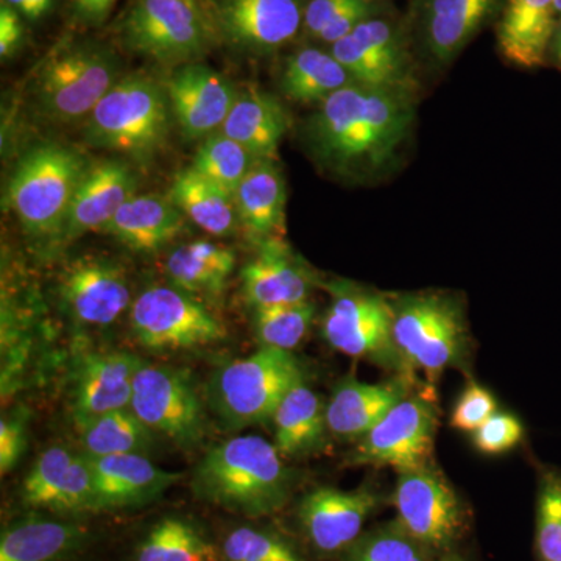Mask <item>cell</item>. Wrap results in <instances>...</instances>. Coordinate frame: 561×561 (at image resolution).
<instances>
[{"instance_id": "1", "label": "cell", "mask_w": 561, "mask_h": 561, "mask_svg": "<svg viewBox=\"0 0 561 561\" xmlns=\"http://www.w3.org/2000/svg\"><path fill=\"white\" fill-rule=\"evenodd\" d=\"M413 119L412 92L353 83L320 103L306 136L324 168L351 179H371L397 160Z\"/></svg>"}, {"instance_id": "2", "label": "cell", "mask_w": 561, "mask_h": 561, "mask_svg": "<svg viewBox=\"0 0 561 561\" xmlns=\"http://www.w3.org/2000/svg\"><path fill=\"white\" fill-rule=\"evenodd\" d=\"M192 489L201 500L225 511L262 518L289 501L291 472L273 443L260 435H239L203 457Z\"/></svg>"}, {"instance_id": "3", "label": "cell", "mask_w": 561, "mask_h": 561, "mask_svg": "<svg viewBox=\"0 0 561 561\" xmlns=\"http://www.w3.org/2000/svg\"><path fill=\"white\" fill-rule=\"evenodd\" d=\"M171 128L168 92L144 76L124 77L87 119V140L147 161L164 147Z\"/></svg>"}, {"instance_id": "4", "label": "cell", "mask_w": 561, "mask_h": 561, "mask_svg": "<svg viewBox=\"0 0 561 561\" xmlns=\"http://www.w3.org/2000/svg\"><path fill=\"white\" fill-rule=\"evenodd\" d=\"M305 381V370L294 353L260 348L214 375L210 405L228 430H243L272 420L284 397Z\"/></svg>"}, {"instance_id": "5", "label": "cell", "mask_w": 561, "mask_h": 561, "mask_svg": "<svg viewBox=\"0 0 561 561\" xmlns=\"http://www.w3.org/2000/svg\"><path fill=\"white\" fill-rule=\"evenodd\" d=\"M88 168L79 151L60 144L25 153L10 180L9 203L28 234L60 238Z\"/></svg>"}, {"instance_id": "6", "label": "cell", "mask_w": 561, "mask_h": 561, "mask_svg": "<svg viewBox=\"0 0 561 561\" xmlns=\"http://www.w3.org/2000/svg\"><path fill=\"white\" fill-rule=\"evenodd\" d=\"M393 305V339L409 370L423 371L430 382L460 367L468 348L463 311L445 294L404 295Z\"/></svg>"}, {"instance_id": "7", "label": "cell", "mask_w": 561, "mask_h": 561, "mask_svg": "<svg viewBox=\"0 0 561 561\" xmlns=\"http://www.w3.org/2000/svg\"><path fill=\"white\" fill-rule=\"evenodd\" d=\"M121 80V60L103 44L83 41L58 51L41 70L36 102L51 121L90 117Z\"/></svg>"}, {"instance_id": "8", "label": "cell", "mask_w": 561, "mask_h": 561, "mask_svg": "<svg viewBox=\"0 0 561 561\" xmlns=\"http://www.w3.org/2000/svg\"><path fill=\"white\" fill-rule=\"evenodd\" d=\"M334 301L324 313L321 330L332 348L356 359H367L394 375H415L409 370L393 339V305L376 291L334 286Z\"/></svg>"}, {"instance_id": "9", "label": "cell", "mask_w": 561, "mask_h": 561, "mask_svg": "<svg viewBox=\"0 0 561 561\" xmlns=\"http://www.w3.org/2000/svg\"><path fill=\"white\" fill-rule=\"evenodd\" d=\"M217 35L195 0H136L121 22L125 46L160 62L201 57Z\"/></svg>"}, {"instance_id": "10", "label": "cell", "mask_w": 561, "mask_h": 561, "mask_svg": "<svg viewBox=\"0 0 561 561\" xmlns=\"http://www.w3.org/2000/svg\"><path fill=\"white\" fill-rule=\"evenodd\" d=\"M393 504L397 526L435 556H449L467 527L459 496L432 463L398 471Z\"/></svg>"}, {"instance_id": "11", "label": "cell", "mask_w": 561, "mask_h": 561, "mask_svg": "<svg viewBox=\"0 0 561 561\" xmlns=\"http://www.w3.org/2000/svg\"><path fill=\"white\" fill-rule=\"evenodd\" d=\"M131 330L151 351L192 350L227 339V328L194 295L168 286L151 287L136 298Z\"/></svg>"}, {"instance_id": "12", "label": "cell", "mask_w": 561, "mask_h": 561, "mask_svg": "<svg viewBox=\"0 0 561 561\" xmlns=\"http://www.w3.org/2000/svg\"><path fill=\"white\" fill-rule=\"evenodd\" d=\"M130 409L149 430L181 448L201 445L205 438L201 398L187 375L176 368L144 362L133 382Z\"/></svg>"}, {"instance_id": "13", "label": "cell", "mask_w": 561, "mask_h": 561, "mask_svg": "<svg viewBox=\"0 0 561 561\" xmlns=\"http://www.w3.org/2000/svg\"><path fill=\"white\" fill-rule=\"evenodd\" d=\"M437 424L438 412L432 398L408 394L357 440L351 461L397 471L430 465Z\"/></svg>"}, {"instance_id": "14", "label": "cell", "mask_w": 561, "mask_h": 561, "mask_svg": "<svg viewBox=\"0 0 561 561\" xmlns=\"http://www.w3.org/2000/svg\"><path fill=\"white\" fill-rule=\"evenodd\" d=\"M330 51L356 83L412 92L408 33L387 11L362 22Z\"/></svg>"}, {"instance_id": "15", "label": "cell", "mask_w": 561, "mask_h": 561, "mask_svg": "<svg viewBox=\"0 0 561 561\" xmlns=\"http://www.w3.org/2000/svg\"><path fill=\"white\" fill-rule=\"evenodd\" d=\"M507 0H413L408 38L438 68L454 60L493 21Z\"/></svg>"}, {"instance_id": "16", "label": "cell", "mask_w": 561, "mask_h": 561, "mask_svg": "<svg viewBox=\"0 0 561 561\" xmlns=\"http://www.w3.org/2000/svg\"><path fill=\"white\" fill-rule=\"evenodd\" d=\"M305 9L302 0H217L209 16L231 46L267 55L297 38Z\"/></svg>"}, {"instance_id": "17", "label": "cell", "mask_w": 561, "mask_h": 561, "mask_svg": "<svg viewBox=\"0 0 561 561\" xmlns=\"http://www.w3.org/2000/svg\"><path fill=\"white\" fill-rule=\"evenodd\" d=\"M22 502L27 507L77 516L95 513L94 476L87 454L51 446L41 454L24 479Z\"/></svg>"}, {"instance_id": "18", "label": "cell", "mask_w": 561, "mask_h": 561, "mask_svg": "<svg viewBox=\"0 0 561 561\" xmlns=\"http://www.w3.org/2000/svg\"><path fill=\"white\" fill-rule=\"evenodd\" d=\"M375 490L317 489L306 494L298 519L309 542L321 553L348 551L362 535L365 523L378 508Z\"/></svg>"}, {"instance_id": "19", "label": "cell", "mask_w": 561, "mask_h": 561, "mask_svg": "<svg viewBox=\"0 0 561 561\" xmlns=\"http://www.w3.org/2000/svg\"><path fill=\"white\" fill-rule=\"evenodd\" d=\"M171 111L187 139L208 138L227 121L239 91L217 70L187 62L165 84Z\"/></svg>"}, {"instance_id": "20", "label": "cell", "mask_w": 561, "mask_h": 561, "mask_svg": "<svg viewBox=\"0 0 561 561\" xmlns=\"http://www.w3.org/2000/svg\"><path fill=\"white\" fill-rule=\"evenodd\" d=\"M60 295L79 323L108 327L130 305L127 276L121 265L99 257H80L61 273Z\"/></svg>"}, {"instance_id": "21", "label": "cell", "mask_w": 561, "mask_h": 561, "mask_svg": "<svg viewBox=\"0 0 561 561\" xmlns=\"http://www.w3.org/2000/svg\"><path fill=\"white\" fill-rule=\"evenodd\" d=\"M144 362L135 354L108 351L81 359L73 375L72 419L87 426L106 413L130 409L133 382Z\"/></svg>"}, {"instance_id": "22", "label": "cell", "mask_w": 561, "mask_h": 561, "mask_svg": "<svg viewBox=\"0 0 561 561\" xmlns=\"http://www.w3.org/2000/svg\"><path fill=\"white\" fill-rule=\"evenodd\" d=\"M95 513L142 507L162 496L183 476L161 470L144 454L90 457Z\"/></svg>"}, {"instance_id": "23", "label": "cell", "mask_w": 561, "mask_h": 561, "mask_svg": "<svg viewBox=\"0 0 561 561\" xmlns=\"http://www.w3.org/2000/svg\"><path fill=\"white\" fill-rule=\"evenodd\" d=\"M136 187L135 173L124 162L102 161L90 165L70 206L61 241L70 243L88 231L103 230L117 210L135 197Z\"/></svg>"}, {"instance_id": "24", "label": "cell", "mask_w": 561, "mask_h": 561, "mask_svg": "<svg viewBox=\"0 0 561 561\" xmlns=\"http://www.w3.org/2000/svg\"><path fill=\"white\" fill-rule=\"evenodd\" d=\"M412 389L411 376L397 375L378 383L343 381L327 402L328 432L343 440H359Z\"/></svg>"}, {"instance_id": "25", "label": "cell", "mask_w": 561, "mask_h": 561, "mask_svg": "<svg viewBox=\"0 0 561 561\" xmlns=\"http://www.w3.org/2000/svg\"><path fill=\"white\" fill-rule=\"evenodd\" d=\"M557 0H507L497 21V47L504 60L523 69L548 62L556 32Z\"/></svg>"}, {"instance_id": "26", "label": "cell", "mask_w": 561, "mask_h": 561, "mask_svg": "<svg viewBox=\"0 0 561 561\" xmlns=\"http://www.w3.org/2000/svg\"><path fill=\"white\" fill-rule=\"evenodd\" d=\"M243 291L253 309L308 301L312 280L283 242L272 239L243 267Z\"/></svg>"}, {"instance_id": "27", "label": "cell", "mask_w": 561, "mask_h": 561, "mask_svg": "<svg viewBox=\"0 0 561 561\" xmlns=\"http://www.w3.org/2000/svg\"><path fill=\"white\" fill-rule=\"evenodd\" d=\"M87 526L32 515L9 524L0 537V561H65L90 541Z\"/></svg>"}, {"instance_id": "28", "label": "cell", "mask_w": 561, "mask_h": 561, "mask_svg": "<svg viewBox=\"0 0 561 561\" xmlns=\"http://www.w3.org/2000/svg\"><path fill=\"white\" fill-rule=\"evenodd\" d=\"M171 198L135 195L103 228L114 239L139 253H154L184 231V219Z\"/></svg>"}, {"instance_id": "29", "label": "cell", "mask_w": 561, "mask_h": 561, "mask_svg": "<svg viewBox=\"0 0 561 561\" xmlns=\"http://www.w3.org/2000/svg\"><path fill=\"white\" fill-rule=\"evenodd\" d=\"M289 127L284 106L267 92L250 88L239 92L220 131L245 147L254 160H275Z\"/></svg>"}, {"instance_id": "30", "label": "cell", "mask_w": 561, "mask_h": 561, "mask_svg": "<svg viewBox=\"0 0 561 561\" xmlns=\"http://www.w3.org/2000/svg\"><path fill=\"white\" fill-rule=\"evenodd\" d=\"M286 181L273 160H257L234 192L239 221L251 238L267 242L284 227Z\"/></svg>"}, {"instance_id": "31", "label": "cell", "mask_w": 561, "mask_h": 561, "mask_svg": "<svg viewBox=\"0 0 561 561\" xmlns=\"http://www.w3.org/2000/svg\"><path fill=\"white\" fill-rule=\"evenodd\" d=\"M272 421L273 445L280 456H306L319 449L327 437V404L306 381L284 397Z\"/></svg>"}, {"instance_id": "32", "label": "cell", "mask_w": 561, "mask_h": 561, "mask_svg": "<svg viewBox=\"0 0 561 561\" xmlns=\"http://www.w3.org/2000/svg\"><path fill=\"white\" fill-rule=\"evenodd\" d=\"M234 267V251L208 241L184 243L164 261L165 275L173 286L206 297L224 294Z\"/></svg>"}, {"instance_id": "33", "label": "cell", "mask_w": 561, "mask_h": 561, "mask_svg": "<svg viewBox=\"0 0 561 561\" xmlns=\"http://www.w3.org/2000/svg\"><path fill=\"white\" fill-rule=\"evenodd\" d=\"M171 201L198 228L224 238L238 227L234 197L195 169H184L172 184Z\"/></svg>"}, {"instance_id": "34", "label": "cell", "mask_w": 561, "mask_h": 561, "mask_svg": "<svg viewBox=\"0 0 561 561\" xmlns=\"http://www.w3.org/2000/svg\"><path fill=\"white\" fill-rule=\"evenodd\" d=\"M356 83L330 50L305 47L289 55L280 73V88L290 101L323 103L334 92Z\"/></svg>"}, {"instance_id": "35", "label": "cell", "mask_w": 561, "mask_h": 561, "mask_svg": "<svg viewBox=\"0 0 561 561\" xmlns=\"http://www.w3.org/2000/svg\"><path fill=\"white\" fill-rule=\"evenodd\" d=\"M135 561H219V551L194 523L168 516L147 531Z\"/></svg>"}, {"instance_id": "36", "label": "cell", "mask_w": 561, "mask_h": 561, "mask_svg": "<svg viewBox=\"0 0 561 561\" xmlns=\"http://www.w3.org/2000/svg\"><path fill=\"white\" fill-rule=\"evenodd\" d=\"M80 434L87 456L105 457L146 453L154 432L131 409H121L92 420L81 427Z\"/></svg>"}, {"instance_id": "37", "label": "cell", "mask_w": 561, "mask_h": 561, "mask_svg": "<svg viewBox=\"0 0 561 561\" xmlns=\"http://www.w3.org/2000/svg\"><path fill=\"white\" fill-rule=\"evenodd\" d=\"M256 161L245 147L219 131L203 140L192 169L234 197L239 184Z\"/></svg>"}, {"instance_id": "38", "label": "cell", "mask_w": 561, "mask_h": 561, "mask_svg": "<svg viewBox=\"0 0 561 561\" xmlns=\"http://www.w3.org/2000/svg\"><path fill=\"white\" fill-rule=\"evenodd\" d=\"M316 319L311 301L254 309V335L260 348L290 351L300 346Z\"/></svg>"}, {"instance_id": "39", "label": "cell", "mask_w": 561, "mask_h": 561, "mask_svg": "<svg viewBox=\"0 0 561 561\" xmlns=\"http://www.w3.org/2000/svg\"><path fill=\"white\" fill-rule=\"evenodd\" d=\"M537 561H561V472L545 468L540 472L535 522Z\"/></svg>"}, {"instance_id": "40", "label": "cell", "mask_w": 561, "mask_h": 561, "mask_svg": "<svg viewBox=\"0 0 561 561\" xmlns=\"http://www.w3.org/2000/svg\"><path fill=\"white\" fill-rule=\"evenodd\" d=\"M440 559V556H435L408 537L394 522L370 534L360 535L359 540L348 549V561H438Z\"/></svg>"}, {"instance_id": "41", "label": "cell", "mask_w": 561, "mask_h": 561, "mask_svg": "<svg viewBox=\"0 0 561 561\" xmlns=\"http://www.w3.org/2000/svg\"><path fill=\"white\" fill-rule=\"evenodd\" d=\"M221 556L227 561H305L291 542L250 526L238 527L225 537Z\"/></svg>"}, {"instance_id": "42", "label": "cell", "mask_w": 561, "mask_h": 561, "mask_svg": "<svg viewBox=\"0 0 561 561\" xmlns=\"http://www.w3.org/2000/svg\"><path fill=\"white\" fill-rule=\"evenodd\" d=\"M524 438L522 421L507 412H496L478 431L472 432V445L486 456L512 451Z\"/></svg>"}, {"instance_id": "43", "label": "cell", "mask_w": 561, "mask_h": 561, "mask_svg": "<svg viewBox=\"0 0 561 561\" xmlns=\"http://www.w3.org/2000/svg\"><path fill=\"white\" fill-rule=\"evenodd\" d=\"M497 412L496 398L485 387L471 382L460 394L451 413V426L461 432H476Z\"/></svg>"}, {"instance_id": "44", "label": "cell", "mask_w": 561, "mask_h": 561, "mask_svg": "<svg viewBox=\"0 0 561 561\" xmlns=\"http://www.w3.org/2000/svg\"><path fill=\"white\" fill-rule=\"evenodd\" d=\"M27 449V412L16 411L0 421V472L16 467Z\"/></svg>"}, {"instance_id": "45", "label": "cell", "mask_w": 561, "mask_h": 561, "mask_svg": "<svg viewBox=\"0 0 561 561\" xmlns=\"http://www.w3.org/2000/svg\"><path fill=\"white\" fill-rule=\"evenodd\" d=\"M360 0H309L306 3L301 33L306 38L316 41L319 33L331 24L339 14L356 5Z\"/></svg>"}, {"instance_id": "46", "label": "cell", "mask_w": 561, "mask_h": 561, "mask_svg": "<svg viewBox=\"0 0 561 561\" xmlns=\"http://www.w3.org/2000/svg\"><path fill=\"white\" fill-rule=\"evenodd\" d=\"M22 38H24V24H22L21 14L2 0L0 3V55L2 58L11 57L20 47Z\"/></svg>"}, {"instance_id": "47", "label": "cell", "mask_w": 561, "mask_h": 561, "mask_svg": "<svg viewBox=\"0 0 561 561\" xmlns=\"http://www.w3.org/2000/svg\"><path fill=\"white\" fill-rule=\"evenodd\" d=\"M117 0H76L73 10L80 20L92 22H101L108 16L111 9Z\"/></svg>"}, {"instance_id": "48", "label": "cell", "mask_w": 561, "mask_h": 561, "mask_svg": "<svg viewBox=\"0 0 561 561\" xmlns=\"http://www.w3.org/2000/svg\"><path fill=\"white\" fill-rule=\"evenodd\" d=\"M27 20H39L50 10L54 0H3Z\"/></svg>"}, {"instance_id": "49", "label": "cell", "mask_w": 561, "mask_h": 561, "mask_svg": "<svg viewBox=\"0 0 561 561\" xmlns=\"http://www.w3.org/2000/svg\"><path fill=\"white\" fill-rule=\"evenodd\" d=\"M548 61H551L557 69L561 70V20L557 22L556 32H553L548 51Z\"/></svg>"}, {"instance_id": "50", "label": "cell", "mask_w": 561, "mask_h": 561, "mask_svg": "<svg viewBox=\"0 0 561 561\" xmlns=\"http://www.w3.org/2000/svg\"><path fill=\"white\" fill-rule=\"evenodd\" d=\"M438 561H463V560H460L459 557L453 556V553H449V556L442 557V559Z\"/></svg>"}, {"instance_id": "51", "label": "cell", "mask_w": 561, "mask_h": 561, "mask_svg": "<svg viewBox=\"0 0 561 561\" xmlns=\"http://www.w3.org/2000/svg\"><path fill=\"white\" fill-rule=\"evenodd\" d=\"M556 11H557V16H559V20H561V0H557Z\"/></svg>"}, {"instance_id": "52", "label": "cell", "mask_w": 561, "mask_h": 561, "mask_svg": "<svg viewBox=\"0 0 561 561\" xmlns=\"http://www.w3.org/2000/svg\"><path fill=\"white\" fill-rule=\"evenodd\" d=\"M373 2H387V0H373Z\"/></svg>"}]
</instances>
